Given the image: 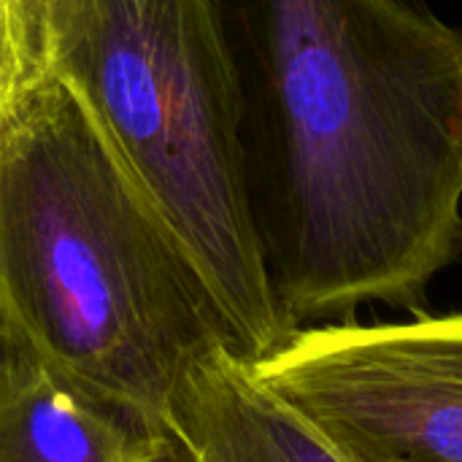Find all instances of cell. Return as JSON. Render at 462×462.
Masks as SVG:
<instances>
[{"instance_id": "cell-4", "label": "cell", "mask_w": 462, "mask_h": 462, "mask_svg": "<svg viewBox=\"0 0 462 462\" xmlns=\"http://www.w3.org/2000/svg\"><path fill=\"white\" fill-rule=\"evenodd\" d=\"M252 368L352 462H462V311L300 328Z\"/></svg>"}, {"instance_id": "cell-6", "label": "cell", "mask_w": 462, "mask_h": 462, "mask_svg": "<svg viewBox=\"0 0 462 462\" xmlns=\"http://www.w3.org/2000/svg\"><path fill=\"white\" fill-rule=\"evenodd\" d=\"M168 439L16 344L0 363V462H154Z\"/></svg>"}, {"instance_id": "cell-8", "label": "cell", "mask_w": 462, "mask_h": 462, "mask_svg": "<svg viewBox=\"0 0 462 462\" xmlns=\"http://www.w3.org/2000/svg\"><path fill=\"white\" fill-rule=\"evenodd\" d=\"M154 462H195L192 460V455L179 444V441H173V439H168V444H165V449L160 452V457Z\"/></svg>"}, {"instance_id": "cell-9", "label": "cell", "mask_w": 462, "mask_h": 462, "mask_svg": "<svg viewBox=\"0 0 462 462\" xmlns=\"http://www.w3.org/2000/svg\"><path fill=\"white\" fill-rule=\"evenodd\" d=\"M11 346H14V341H11V336H8V330H5V325H3V319H0V363H3V357L11 352Z\"/></svg>"}, {"instance_id": "cell-3", "label": "cell", "mask_w": 462, "mask_h": 462, "mask_svg": "<svg viewBox=\"0 0 462 462\" xmlns=\"http://www.w3.org/2000/svg\"><path fill=\"white\" fill-rule=\"evenodd\" d=\"M32 27L38 68L89 111L208 290L233 352H279L300 328L268 271L222 3L32 0Z\"/></svg>"}, {"instance_id": "cell-2", "label": "cell", "mask_w": 462, "mask_h": 462, "mask_svg": "<svg viewBox=\"0 0 462 462\" xmlns=\"http://www.w3.org/2000/svg\"><path fill=\"white\" fill-rule=\"evenodd\" d=\"M0 319L46 368L157 428L184 368L233 349L160 214L41 68L0 119Z\"/></svg>"}, {"instance_id": "cell-7", "label": "cell", "mask_w": 462, "mask_h": 462, "mask_svg": "<svg viewBox=\"0 0 462 462\" xmlns=\"http://www.w3.org/2000/svg\"><path fill=\"white\" fill-rule=\"evenodd\" d=\"M38 73L32 0H0V119Z\"/></svg>"}, {"instance_id": "cell-1", "label": "cell", "mask_w": 462, "mask_h": 462, "mask_svg": "<svg viewBox=\"0 0 462 462\" xmlns=\"http://www.w3.org/2000/svg\"><path fill=\"white\" fill-rule=\"evenodd\" d=\"M252 200L298 328L420 314L462 257V27L411 0H249Z\"/></svg>"}, {"instance_id": "cell-5", "label": "cell", "mask_w": 462, "mask_h": 462, "mask_svg": "<svg viewBox=\"0 0 462 462\" xmlns=\"http://www.w3.org/2000/svg\"><path fill=\"white\" fill-rule=\"evenodd\" d=\"M162 425L195 462H352L225 344L184 368Z\"/></svg>"}]
</instances>
